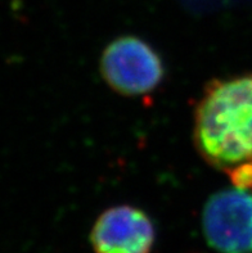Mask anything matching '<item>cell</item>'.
<instances>
[{
  "mask_svg": "<svg viewBox=\"0 0 252 253\" xmlns=\"http://www.w3.org/2000/svg\"><path fill=\"white\" fill-rule=\"evenodd\" d=\"M195 143L233 185L252 188V74L206 87L196 108Z\"/></svg>",
  "mask_w": 252,
  "mask_h": 253,
  "instance_id": "obj_1",
  "label": "cell"
},
{
  "mask_svg": "<svg viewBox=\"0 0 252 253\" xmlns=\"http://www.w3.org/2000/svg\"><path fill=\"white\" fill-rule=\"evenodd\" d=\"M207 243L220 253H252V190L225 189L207 201L202 213Z\"/></svg>",
  "mask_w": 252,
  "mask_h": 253,
  "instance_id": "obj_3",
  "label": "cell"
},
{
  "mask_svg": "<svg viewBox=\"0 0 252 253\" xmlns=\"http://www.w3.org/2000/svg\"><path fill=\"white\" fill-rule=\"evenodd\" d=\"M101 71L112 89L129 96L150 93L163 77L160 57L147 42L134 36L117 39L104 49Z\"/></svg>",
  "mask_w": 252,
  "mask_h": 253,
  "instance_id": "obj_2",
  "label": "cell"
},
{
  "mask_svg": "<svg viewBox=\"0 0 252 253\" xmlns=\"http://www.w3.org/2000/svg\"><path fill=\"white\" fill-rule=\"evenodd\" d=\"M90 242L96 253H150L154 228L142 210L116 206L97 218Z\"/></svg>",
  "mask_w": 252,
  "mask_h": 253,
  "instance_id": "obj_4",
  "label": "cell"
}]
</instances>
